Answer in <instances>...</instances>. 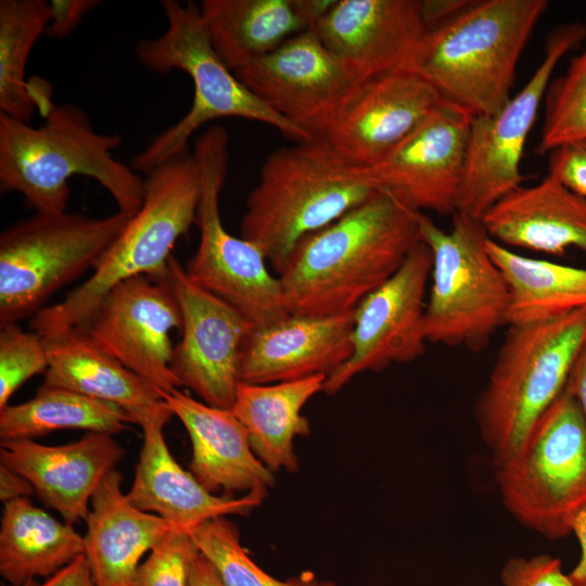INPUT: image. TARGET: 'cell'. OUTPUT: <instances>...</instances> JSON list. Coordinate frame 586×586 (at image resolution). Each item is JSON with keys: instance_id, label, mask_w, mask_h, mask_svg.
I'll return each mask as SVG.
<instances>
[{"instance_id": "cell-11", "label": "cell", "mask_w": 586, "mask_h": 586, "mask_svg": "<svg viewBox=\"0 0 586 586\" xmlns=\"http://www.w3.org/2000/svg\"><path fill=\"white\" fill-rule=\"evenodd\" d=\"M227 130L208 127L193 144L201 175V195L194 225L200 231L195 253L184 267L188 278L249 319L255 328L277 323L286 311L281 284L252 242L232 235L220 217L219 198L226 180L229 152Z\"/></svg>"}, {"instance_id": "cell-1", "label": "cell", "mask_w": 586, "mask_h": 586, "mask_svg": "<svg viewBox=\"0 0 586 586\" xmlns=\"http://www.w3.org/2000/svg\"><path fill=\"white\" fill-rule=\"evenodd\" d=\"M421 215L380 189L302 239L278 273L286 311L302 316L354 311L421 243Z\"/></svg>"}, {"instance_id": "cell-23", "label": "cell", "mask_w": 586, "mask_h": 586, "mask_svg": "<svg viewBox=\"0 0 586 586\" xmlns=\"http://www.w3.org/2000/svg\"><path fill=\"white\" fill-rule=\"evenodd\" d=\"M173 416L187 430L192 458L189 471L211 493H267L275 474L254 454L247 432L230 409L209 406L175 388L162 393Z\"/></svg>"}, {"instance_id": "cell-10", "label": "cell", "mask_w": 586, "mask_h": 586, "mask_svg": "<svg viewBox=\"0 0 586 586\" xmlns=\"http://www.w3.org/2000/svg\"><path fill=\"white\" fill-rule=\"evenodd\" d=\"M130 216L38 214L0 235V327L35 316L56 291L95 265Z\"/></svg>"}, {"instance_id": "cell-45", "label": "cell", "mask_w": 586, "mask_h": 586, "mask_svg": "<svg viewBox=\"0 0 586 586\" xmlns=\"http://www.w3.org/2000/svg\"><path fill=\"white\" fill-rule=\"evenodd\" d=\"M572 533L578 540L581 557L569 576L574 586H586V508L575 519Z\"/></svg>"}, {"instance_id": "cell-28", "label": "cell", "mask_w": 586, "mask_h": 586, "mask_svg": "<svg viewBox=\"0 0 586 586\" xmlns=\"http://www.w3.org/2000/svg\"><path fill=\"white\" fill-rule=\"evenodd\" d=\"M212 44L233 72L313 28L305 0H203Z\"/></svg>"}, {"instance_id": "cell-25", "label": "cell", "mask_w": 586, "mask_h": 586, "mask_svg": "<svg viewBox=\"0 0 586 586\" xmlns=\"http://www.w3.org/2000/svg\"><path fill=\"white\" fill-rule=\"evenodd\" d=\"M48 368L42 384L114 404L140 426L173 416L161 392L104 352L81 328L43 337Z\"/></svg>"}, {"instance_id": "cell-27", "label": "cell", "mask_w": 586, "mask_h": 586, "mask_svg": "<svg viewBox=\"0 0 586 586\" xmlns=\"http://www.w3.org/2000/svg\"><path fill=\"white\" fill-rule=\"evenodd\" d=\"M326 379L317 374L270 384L239 382L230 410L246 430L252 450L271 472L298 469L294 440L310 433L302 410L323 391Z\"/></svg>"}, {"instance_id": "cell-18", "label": "cell", "mask_w": 586, "mask_h": 586, "mask_svg": "<svg viewBox=\"0 0 586 586\" xmlns=\"http://www.w3.org/2000/svg\"><path fill=\"white\" fill-rule=\"evenodd\" d=\"M313 29L361 82L408 68L426 33L421 0H335Z\"/></svg>"}, {"instance_id": "cell-13", "label": "cell", "mask_w": 586, "mask_h": 586, "mask_svg": "<svg viewBox=\"0 0 586 586\" xmlns=\"http://www.w3.org/2000/svg\"><path fill=\"white\" fill-rule=\"evenodd\" d=\"M281 117L318 139L336 124L361 82L313 28L233 71Z\"/></svg>"}, {"instance_id": "cell-20", "label": "cell", "mask_w": 586, "mask_h": 586, "mask_svg": "<svg viewBox=\"0 0 586 586\" xmlns=\"http://www.w3.org/2000/svg\"><path fill=\"white\" fill-rule=\"evenodd\" d=\"M124 455L113 435L100 432L56 446L27 438L0 444L1 464L25 477L43 505L69 524L86 520L94 491Z\"/></svg>"}, {"instance_id": "cell-14", "label": "cell", "mask_w": 586, "mask_h": 586, "mask_svg": "<svg viewBox=\"0 0 586 586\" xmlns=\"http://www.w3.org/2000/svg\"><path fill=\"white\" fill-rule=\"evenodd\" d=\"M431 269V250L421 242L387 281L358 304L351 356L326 379L324 393H337L359 373L410 362L425 353V293Z\"/></svg>"}, {"instance_id": "cell-22", "label": "cell", "mask_w": 586, "mask_h": 586, "mask_svg": "<svg viewBox=\"0 0 586 586\" xmlns=\"http://www.w3.org/2000/svg\"><path fill=\"white\" fill-rule=\"evenodd\" d=\"M167 422L141 426L143 443L127 497L138 509L156 514L176 528L190 531L203 522L228 515H247L267 493L219 496L208 492L173 457L164 438Z\"/></svg>"}, {"instance_id": "cell-31", "label": "cell", "mask_w": 586, "mask_h": 586, "mask_svg": "<svg viewBox=\"0 0 586 586\" xmlns=\"http://www.w3.org/2000/svg\"><path fill=\"white\" fill-rule=\"evenodd\" d=\"M128 423H132L130 416L114 404L42 384L29 400L0 410V437L33 440L63 429L114 435Z\"/></svg>"}, {"instance_id": "cell-29", "label": "cell", "mask_w": 586, "mask_h": 586, "mask_svg": "<svg viewBox=\"0 0 586 586\" xmlns=\"http://www.w3.org/2000/svg\"><path fill=\"white\" fill-rule=\"evenodd\" d=\"M0 575L11 585L49 577L85 553L84 536L25 498L3 504Z\"/></svg>"}, {"instance_id": "cell-35", "label": "cell", "mask_w": 586, "mask_h": 586, "mask_svg": "<svg viewBox=\"0 0 586 586\" xmlns=\"http://www.w3.org/2000/svg\"><path fill=\"white\" fill-rule=\"evenodd\" d=\"M48 353L44 339L27 332L17 323L0 331V410L11 396L31 377L46 372Z\"/></svg>"}, {"instance_id": "cell-2", "label": "cell", "mask_w": 586, "mask_h": 586, "mask_svg": "<svg viewBox=\"0 0 586 586\" xmlns=\"http://www.w3.org/2000/svg\"><path fill=\"white\" fill-rule=\"evenodd\" d=\"M120 144L119 133L95 131L75 104L51 103L39 127L0 113V191L22 194L38 214H60L67 209L68 180L86 176L131 217L142 206L145 178L113 157Z\"/></svg>"}, {"instance_id": "cell-40", "label": "cell", "mask_w": 586, "mask_h": 586, "mask_svg": "<svg viewBox=\"0 0 586 586\" xmlns=\"http://www.w3.org/2000/svg\"><path fill=\"white\" fill-rule=\"evenodd\" d=\"M16 586H94V583L86 556L80 555L43 582L34 579Z\"/></svg>"}, {"instance_id": "cell-16", "label": "cell", "mask_w": 586, "mask_h": 586, "mask_svg": "<svg viewBox=\"0 0 586 586\" xmlns=\"http://www.w3.org/2000/svg\"><path fill=\"white\" fill-rule=\"evenodd\" d=\"M166 278L182 316L181 340L174 346L170 369L181 387L194 392L203 403L231 409L240 382L241 347L255 326L193 283L174 255Z\"/></svg>"}, {"instance_id": "cell-8", "label": "cell", "mask_w": 586, "mask_h": 586, "mask_svg": "<svg viewBox=\"0 0 586 586\" xmlns=\"http://www.w3.org/2000/svg\"><path fill=\"white\" fill-rule=\"evenodd\" d=\"M445 231L422 213L421 242L432 253L425 304L426 341L473 353L485 349L508 324V283L486 250L488 234L479 219L457 212Z\"/></svg>"}, {"instance_id": "cell-37", "label": "cell", "mask_w": 586, "mask_h": 586, "mask_svg": "<svg viewBox=\"0 0 586 586\" xmlns=\"http://www.w3.org/2000/svg\"><path fill=\"white\" fill-rule=\"evenodd\" d=\"M501 586H574L559 558L537 555L509 559L500 571Z\"/></svg>"}, {"instance_id": "cell-42", "label": "cell", "mask_w": 586, "mask_h": 586, "mask_svg": "<svg viewBox=\"0 0 586 586\" xmlns=\"http://www.w3.org/2000/svg\"><path fill=\"white\" fill-rule=\"evenodd\" d=\"M564 388L577 400L586 420V342L575 358Z\"/></svg>"}, {"instance_id": "cell-38", "label": "cell", "mask_w": 586, "mask_h": 586, "mask_svg": "<svg viewBox=\"0 0 586 586\" xmlns=\"http://www.w3.org/2000/svg\"><path fill=\"white\" fill-rule=\"evenodd\" d=\"M547 155L548 174L586 198V139L564 143Z\"/></svg>"}, {"instance_id": "cell-4", "label": "cell", "mask_w": 586, "mask_h": 586, "mask_svg": "<svg viewBox=\"0 0 586 586\" xmlns=\"http://www.w3.org/2000/svg\"><path fill=\"white\" fill-rule=\"evenodd\" d=\"M380 189L323 139L280 148L265 160L240 229L279 273L296 244Z\"/></svg>"}, {"instance_id": "cell-5", "label": "cell", "mask_w": 586, "mask_h": 586, "mask_svg": "<svg viewBox=\"0 0 586 586\" xmlns=\"http://www.w3.org/2000/svg\"><path fill=\"white\" fill-rule=\"evenodd\" d=\"M201 175L193 154L184 152L145 177L140 209L107 247L93 273L65 300L42 308L30 320L42 337L82 326L118 283L137 276L164 279L176 242L195 222Z\"/></svg>"}, {"instance_id": "cell-12", "label": "cell", "mask_w": 586, "mask_h": 586, "mask_svg": "<svg viewBox=\"0 0 586 586\" xmlns=\"http://www.w3.org/2000/svg\"><path fill=\"white\" fill-rule=\"evenodd\" d=\"M581 23L560 24L546 38L543 61L525 86L497 113L473 116L458 212L481 219L525 176L521 161L528 135L560 60L584 40Z\"/></svg>"}, {"instance_id": "cell-26", "label": "cell", "mask_w": 586, "mask_h": 586, "mask_svg": "<svg viewBox=\"0 0 586 586\" xmlns=\"http://www.w3.org/2000/svg\"><path fill=\"white\" fill-rule=\"evenodd\" d=\"M85 556L94 586H129L141 558L174 528L136 508L114 469L99 484L86 518Z\"/></svg>"}, {"instance_id": "cell-17", "label": "cell", "mask_w": 586, "mask_h": 586, "mask_svg": "<svg viewBox=\"0 0 586 586\" xmlns=\"http://www.w3.org/2000/svg\"><path fill=\"white\" fill-rule=\"evenodd\" d=\"M472 117L442 100L381 162L359 170L372 186L392 192L418 212L453 216L466 177Z\"/></svg>"}, {"instance_id": "cell-19", "label": "cell", "mask_w": 586, "mask_h": 586, "mask_svg": "<svg viewBox=\"0 0 586 586\" xmlns=\"http://www.w3.org/2000/svg\"><path fill=\"white\" fill-rule=\"evenodd\" d=\"M442 102L411 69L364 84L322 138L348 163L366 168L381 162Z\"/></svg>"}, {"instance_id": "cell-3", "label": "cell", "mask_w": 586, "mask_h": 586, "mask_svg": "<svg viewBox=\"0 0 586 586\" xmlns=\"http://www.w3.org/2000/svg\"><path fill=\"white\" fill-rule=\"evenodd\" d=\"M546 0H477L426 30L408 69L442 100L472 116L492 115L511 99L521 54Z\"/></svg>"}, {"instance_id": "cell-32", "label": "cell", "mask_w": 586, "mask_h": 586, "mask_svg": "<svg viewBox=\"0 0 586 586\" xmlns=\"http://www.w3.org/2000/svg\"><path fill=\"white\" fill-rule=\"evenodd\" d=\"M51 16L47 0L0 1V113L25 123L37 106L25 81L26 64Z\"/></svg>"}, {"instance_id": "cell-15", "label": "cell", "mask_w": 586, "mask_h": 586, "mask_svg": "<svg viewBox=\"0 0 586 586\" xmlns=\"http://www.w3.org/2000/svg\"><path fill=\"white\" fill-rule=\"evenodd\" d=\"M77 328L161 394L181 387L170 361L171 332L181 331L182 316L167 278L137 276L122 281Z\"/></svg>"}, {"instance_id": "cell-21", "label": "cell", "mask_w": 586, "mask_h": 586, "mask_svg": "<svg viewBox=\"0 0 586 586\" xmlns=\"http://www.w3.org/2000/svg\"><path fill=\"white\" fill-rule=\"evenodd\" d=\"M354 311L335 316L289 315L254 328L244 340L239 380L270 384L336 371L351 356Z\"/></svg>"}, {"instance_id": "cell-33", "label": "cell", "mask_w": 586, "mask_h": 586, "mask_svg": "<svg viewBox=\"0 0 586 586\" xmlns=\"http://www.w3.org/2000/svg\"><path fill=\"white\" fill-rule=\"evenodd\" d=\"M189 534L225 586H336L311 574L288 581L272 577L251 559L241 544L238 527L227 517L207 520Z\"/></svg>"}, {"instance_id": "cell-24", "label": "cell", "mask_w": 586, "mask_h": 586, "mask_svg": "<svg viewBox=\"0 0 586 586\" xmlns=\"http://www.w3.org/2000/svg\"><path fill=\"white\" fill-rule=\"evenodd\" d=\"M480 221L489 238L507 247L555 256L575 247L586 255V198L549 174L507 193Z\"/></svg>"}, {"instance_id": "cell-6", "label": "cell", "mask_w": 586, "mask_h": 586, "mask_svg": "<svg viewBox=\"0 0 586 586\" xmlns=\"http://www.w3.org/2000/svg\"><path fill=\"white\" fill-rule=\"evenodd\" d=\"M585 342L586 309L509 326L474 407L495 468L521 454L540 417L564 390Z\"/></svg>"}, {"instance_id": "cell-41", "label": "cell", "mask_w": 586, "mask_h": 586, "mask_svg": "<svg viewBox=\"0 0 586 586\" xmlns=\"http://www.w3.org/2000/svg\"><path fill=\"white\" fill-rule=\"evenodd\" d=\"M470 0H421L426 30L446 22L459 13Z\"/></svg>"}, {"instance_id": "cell-34", "label": "cell", "mask_w": 586, "mask_h": 586, "mask_svg": "<svg viewBox=\"0 0 586 586\" xmlns=\"http://www.w3.org/2000/svg\"><path fill=\"white\" fill-rule=\"evenodd\" d=\"M544 102L538 154L586 139V34L582 51L571 59L561 76L550 81Z\"/></svg>"}, {"instance_id": "cell-39", "label": "cell", "mask_w": 586, "mask_h": 586, "mask_svg": "<svg viewBox=\"0 0 586 586\" xmlns=\"http://www.w3.org/2000/svg\"><path fill=\"white\" fill-rule=\"evenodd\" d=\"M52 16L44 30L50 39L62 40L68 37L82 18L101 4L99 0H52Z\"/></svg>"}, {"instance_id": "cell-9", "label": "cell", "mask_w": 586, "mask_h": 586, "mask_svg": "<svg viewBox=\"0 0 586 586\" xmlns=\"http://www.w3.org/2000/svg\"><path fill=\"white\" fill-rule=\"evenodd\" d=\"M495 474L505 508L523 526L548 539L572 533L586 508V420L565 388Z\"/></svg>"}, {"instance_id": "cell-7", "label": "cell", "mask_w": 586, "mask_h": 586, "mask_svg": "<svg viewBox=\"0 0 586 586\" xmlns=\"http://www.w3.org/2000/svg\"><path fill=\"white\" fill-rule=\"evenodd\" d=\"M161 5L167 28L156 38L140 40L135 48L136 56L142 66L158 75L173 69L187 73L194 97L187 114L132 158L130 167L135 171L148 175L169 158L188 152L187 143L192 135L217 118L260 122L295 142L316 139L273 112L239 80L214 49L196 3L162 0Z\"/></svg>"}, {"instance_id": "cell-44", "label": "cell", "mask_w": 586, "mask_h": 586, "mask_svg": "<svg viewBox=\"0 0 586 586\" xmlns=\"http://www.w3.org/2000/svg\"><path fill=\"white\" fill-rule=\"evenodd\" d=\"M188 586H225L213 564L199 552L191 562Z\"/></svg>"}, {"instance_id": "cell-36", "label": "cell", "mask_w": 586, "mask_h": 586, "mask_svg": "<svg viewBox=\"0 0 586 586\" xmlns=\"http://www.w3.org/2000/svg\"><path fill=\"white\" fill-rule=\"evenodd\" d=\"M199 549L188 531L174 527L139 564L129 586H188Z\"/></svg>"}, {"instance_id": "cell-30", "label": "cell", "mask_w": 586, "mask_h": 586, "mask_svg": "<svg viewBox=\"0 0 586 586\" xmlns=\"http://www.w3.org/2000/svg\"><path fill=\"white\" fill-rule=\"evenodd\" d=\"M486 250L509 286L508 326L555 320L586 309V269L520 255L489 237Z\"/></svg>"}, {"instance_id": "cell-43", "label": "cell", "mask_w": 586, "mask_h": 586, "mask_svg": "<svg viewBox=\"0 0 586 586\" xmlns=\"http://www.w3.org/2000/svg\"><path fill=\"white\" fill-rule=\"evenodd\" d=\"M34 493V487L25 477L0 464V499L3 504L28 497Z\"/></svg>"}]
</instances>
